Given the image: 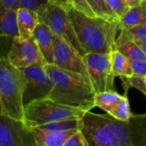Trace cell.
<instances>
[{"instance_id": "6da1fadb", "label": "cell", "mask_w": 146, "mask_h": 146, "mask_svg": "<svg viewBox=\"0 0 146 146\" xmlns=\"http://www.w3.org/2000/svg\"><path fill=\"white\" fill-rule=\"evenodd\" d=\"M79 128L89 146L146 145V114H133L124 121L90 110L80 120Z\"/></svg>"}, {"instance_id": "7a4b0ae2", "label": "cell", "mask_w": 146, "mask_h": 146, "mask_svg": "<svg viewBox=\"0 0 146 146\" xmlns=\"http://www.w3.org/2000/svg\"><path fill=\"white\" fill-rule=\"evenodd\" d=\"M66 10L71 21L78 41L86 53H110L115 49L119 22L100 16H89L70 4Z\"/></svg>"}, {"instance_id": "3957f363", "label": "cell", "mask_w": 146, "mask_h": 146, "mask_svg": "<svg viewBox=\"0 0 146 146\" xmlns=\"http://www.w3.org/2000/svg\"><path fill=\"white\" fill-rule=\"evenodd\" d=\"M44 69L53 84L49 99L85 111L95 108L96 92L88 79L79 73L63 69L53 63H46Z\"/></svg>"}, {"instance_id": "277c9868", "label": "cell", "mask_w": 146, "mask_h": 146, "mask_svg": "<svg viewBox=\"0 0 146 146\" xmlns=\"http://www.w3.org/2000/svg\"><path fill=\"white\" fill-rule=\"evenodd\" d=\"M27 79L21 68L14 66L7 57L0 56V104L1 114L24 121L23 93Z\"/></svg>"}, {"instance_id": "5b68a950", "label": "cell", "mask_w": 146, "mask_h": 146, "mask_svg": "<svg viewBox=\"0 0 146 146\" xmlns=\"http://www.w3.org/2000/svg\"><path fill=\"white\" fill-rule=\"evenodd\" d=\"M86 112L87 111L44 98L24 106V121L31 127H35L53 121L80 120Z\"/></svg>"}, {"instance_id": "8992f818", "label": "cell", "mask_w": 146, "mask_h": 146, "mask_svg": "<svg viewBox=\"0 0 146 146\" xmlns=\"http://www.w3.org/2000/svg\"><path fill=\"white\" fill-rule=\"evenodd\" d=\"M38 15L40 21L46 24L54 34L65 39L82 56L85 55L65 7L49 3L38 12Z\"/></svg>"}, {"instance_id": "52a82bcc", "label": "cell", "mask_w": 146, "mask_h": 146, "mask_svg": "<svg viewBox=\"0 0 146 146\" xmlns=\"http://www.w3.org/2000/svg\"><path fill=\"white\" fill-rule=\"evenodd\" d=\"M83 59L95 92L114 91L115 76L111 71L110 53L87 52Z\"/></svg>"}, {"instance_id": "ba28073f", "label": "cell", "mask_w": 146, "mask_h": 146, "mask_svg": "<svg viewBox=\"0 0 146 146\" xmlns=\"http://www.w3.org/2000/svg\"><path fill=\"white\" fill-rule=\"evenodd\" d=\"M44 65H33L21 68L27 79L23 93L24 106L36 100L48 98L53 84L44 69Z\"/></svg>"}, {"instance_id": "9c48e42d", "label": "cell", "mask_w": 146, "mask_h": 146, "mask_svg": "<svg viewBox=\"0 0 146 146\" xmlns=\"http://www.w3.org/2000/svg\"><path fill=\"white\" fill-rule=\"evenodd\" d=\"M0 146H36L32 127L0 113Z\"/></svg>"}, {"instance_id": "30bf717a", "label": "cell", "mask_w": 146, "mask_h": 146, "mask_svg": "<svg viewBox=\"0 0 146 146\" xmlns=\"http://www.w3.org/2000/svg\"><path fill=\"white\" fill-rule=\"evenodd\" d=\"M8 60L16 68H27L33 65H44L46 62L33 38L21 39L18 36L12 40L8 51Z\"/></svg>"}, {"instance_id": "8fae6325", "label": "cell", "mask_w": 146, "mask_h": 146, "mask_svg": "<svg viewBox=\"0 0 146 146\" xmlns=\"http://www.w3.org/2000/svg\"><path fill=\"white\" fill-rule=\"evenodd\" d=\"M53 64L72 72L79 73L90 80L83 56L65 39L54 34Z\"/></svg>"}, {"instance_id": "7c38bea8", "label": "cell", "mask_w": 146, "mask_h": 146, "mask_svg": "<svg viewBox=\"0 0 146 146\" xmlns=\"http://www.w3.org/2000/svg\"><path fill=\"white\" fill-rule=\"evenodd\" d=\"M120 31V35L115 39V49L121 51L130 61L146 62V55L136 43L133 37L126 29H121Z\"/></svg>"}, {"instance_id": "4fadbf2b", "label": "cell", "mask_w": 146, "mask_h": 146, "mask_svg": "<svg viewBox=\"0 0 146 146\" xmlns=\"http://www.w3.org/2000/svg\"><path fill=\"white\" fill-rule=\"evenodd\" d=\"M33 38L38 46L46 63H53L54 33L50 29V27L44 22L39 21L33 32Z\"/></svg>"}, {"instance_id": "5bb4252c", "label": "cell", "mask_w": 146, "mask_h": 146, "mask_svg": "<svg viewBox=\"0 0 146 146\" xmlns=\"http://www.w3.org/2000/svg\"><path fill=\"white\" fill-rule=\"evenodd\" d=\"M39 21L40 20L37 12L19 7L16 9L18 37L21 39L32 38L33 32Z\"/></svg>"}, {"instance_id": "9a60e30c", "label": "cell", "mask_w": 146, "mask_h": 146, "mask_svg": "<svg viewBox=\"0 0 146 146\" xmlns=\"http://www.w3.org/2000/svg\"><path fill=\"white\" fill-rule=\"evenodd\" d=\"M77 129L62 132H51L44 131L38 127H32V132L36 146H63L67 139Z\"/></svg>"}, {"instance_id": "2e32d148", "label": "cell", "mask_w": 146, "mask_h": 146, "mask_svg": "<svg viewBox=\"0 0 146 146\" xmlns=\"http://www.w3.org/2000/svg\"><path fill=\"white\" fill-rule=\"evenodd\" d=\"M17 36L16 9L8 8L0 2V40H13Z\"/></svg>"}, {"instance_id": "e0dca14e", "label": "cell", "mask_w": 146, "mask_h": 146, "mask_svg": "<svg viewBox=\"0 0 146 146\" xmlns=\"http://www.w3.org/2000/svg\"><path fill=\"white\" fill-rule=\"evenodd\" d=\"M111 71L115 77H130L133 75L130 60L121 51L114 49L110 51Z\"/></svg>"}, {"instance_id": "ac0fdd59", "label": "cell", "mask_w": 146, "mask_h": 146, "mask_svg": "<svg viewBox=\"0 0 146 146\" xmlns=\"http://www.w3.org/2000/svg\"><path fill=\"white\" fill-rule=\"evenodd\" d=\"M146 19V9L137 5L130 7L126 13L119 19V26L121 29H127L136 25L141 24Z\"/></svg>"}, {"instance_id": "d6986e66", "label": "cell", "mask_w": 146, "mask_h": 146, "mask_svg": "<svg viewBox=\"0 0 146 146\" xmlns=\"http://www.w3.org/2000/svg\"><path fill=\"white\" fill-rule=\"evenodd\" d=\"M121 97L122 95L115 92V90L96 92L94 96V105L109 113Z\"/></svg>"}, {"instance_id": "ffe728a7", "label": "cell", "mask_w": 146, "mask_h": 146, "mask_svg": "<svg viewBox=\"0 0 146 146\" xmlns=\"http://www.w3.org/2000/svg\"><path fill=\"white\" fill-rule=\"evenodd\" d=\"M107 114H109L115 119H117L120 121H127L131 119L133 113L131 111L130 104H129V100L127 96V93L122 95L121 99L113 106L110 111Z\"/></svg>"}, {"instance_id": "44dd1931", "label": "cell", "mask_w": 146, "mask_h": 146, "mask_svg": "<svg viewBox=\"0 0 146 146\" xmlns=\"http://www.w3.org/2000/svg\"><path fill=\"white\" fill-rule=\"evenodd\" d=\"M80 120H65V121H53L35 127H38L44 131H51V132L68 131V130L79 128Z\"/></svg>"}, {"instance_id": "7402d4cb", "label": "cell", "mask_w": 146, "mask_h": 146, "mask_svg": "<svg viewBox=\"0 0 146 146\" xmlns=\"http://www.w3.org/2000/svg\"><path fill=\"white\" fill-rule=\"evenodd\" d=\"M88 2L98 16L104 17L110 21H119L115 14L108 5L106 0H88Z\"/></svg>"}, {"instance_id": "603a6c76", "label": "cell", "mask_w": 146, "mask_h": 146, "mask_svg": "<svg viewBox=\"0 0 146 146\" xmlns=\"http://www.w3.org/2000/svg\"><path fill=\"white\" fill-rule=\"evenodd\" d=\"M63 146H89L86 136L79 128L74 132L65 141Z\"/></svg>"}, {"instance_id": "cb8c5ba5", "label": "cell", "mask_w": 146, "mask_h": 146, "mask_svg": "<svg viewBox=\"0 0 146 146\" xmlns=\"http://www.w3.org/2000/svg\"><path fill=\"white\" fill-rule=\"evenodd\" d=\"M49 3V0H18V6L33 10L38 13Z\"/></svg>"}, {"instance_id": "d4e9b609", "label": "cell", "mask_w": 146, "mask_h": 146, "mask_svg": "<svg viewBox=\"0 0 146 146\" xmlns=\"http://www.w3.org/2000/svg\"><path fill=\"white\" fill-rule=\"evenodd\" d=\"M68 2L71 6H73L77 10L84 13L85 15L89 16H97L88 0H68Z\"/></svg>"}, {"instance_id": "484cf974", "label": "cell", "mask_w": 146, "mask_h": 146, "mask_svg": "<svg viewBox=\"0 0 146 146\" xmlns=\"http://www.w3.org/2000/svg\"><path fill=\"white\" fill-rule=\"evenodd\" d=\"M106 2L118 19H120L129 9V7L127 6L121 0H106Z\"/></svg>"}, {"instance_id": "4316f807", "label": "cell", "mask_w": 146, "mask_h": 146, "mask_svg": "<svg viewBox=\"0 0 146 146\" xmlns=\"http://www.w3.org/2000/svg\"><path fill=\"white\" fill-rule=\"evenodd\" d=\"M126 30H127L128 33L134 38L146 41V23H141V24L136 25Z\"/></svg>"}, {"instance_id": "83f0119b", "label": "cell", "mask_w": 146, "mask_h": 146, "mask_svg": "<svg viewBox=\"0 0 146 146\" xmlns=\"http://www.w3.org/2000/svg\"><path fill=\"white\" fill-rule=\"evenodd\" d=\"M133 75L146 76V62L145 61H130Z\"/></svg>"}, {"instance_id": "f1b7e54d", "label": "cell", "mask_w": 146, "mask_h": 146, "mask_svg": "<svg viewBox=\"0 0 146 146\" xmlns=\"http://www.w3.org/2000/svg\"><path fill=\"white\" fill-rule=\"evenodd\" d=\"M0 2L4 4L6 7L17 9H18V0H0Z\"/></svg>"}, {"instance_id": "f546056e", "label": "cell", "mask_w": 146, "mask_h": 146, "mask_svg": "<svg viewBox=\"0 0 146 146\" xmlns=\"http://www.w3.org/2000/svg\"><path fill=\"white\" fill-rule=\"evenodd\" d=\"M127 6L130 7H134L139 4V1L140 0H121Z\"/></svg>"}, {"instance_id": "4dcf8cb0", "label": "cell", "mask_w": 146, "mask_h": 146, "mask_svg": "<svg viewBox=\"0 0 146 146\" xmlns=\"http://www.w3.org/2000/svg\"><path fill=\"white\" fill-rule=\"evenodd\" d=\"M49 2L51 3H55V4L63 6V7H66L67 5L69 4L68 0H49Z\"/></svg>"}, {"instance_id": "1f68e13d", "label": "cell", "mask_w": 146, "mask_h": 146, "mask_svg": "<svg viewBox=\"0 0 146 146\" xmlns=\"http://www.w3.org/2000/svg\"><path fill=\"white\" fill-rule=\"evenodd\" d=\"M134 40L136 41V43L139 45V47L142 49V50L145 52V54L146 55V41H143V40L137 39V38H134Z\"/></svg>"}, {"instance_id": "d6a6232c", "label": "cell", "mask_w": 146, "mask_h": 146, "mask_svg": "<svg viewBox=\"0 0 146 146\" xmlns=\"http://www.w3.org/2000/svg\"><path fill=\"white\" fill-rule=\"evenodd\" d=\"M139 5H140L141 7H143V8L146 9V0H140V1H139Z\"/></svg>"}, {"instance_id": "836d02e7", "label": "cell", "mask_w": 146, "mask_h": 146, "mask_svg": "<svg viewBox=\"0 0 146 146\" xmlns=\"http://www.w3.org/2000/svg\"><path fill=\"white\" fill-rule=\"evenodd\" d=\"M144 79H145V83H146V76H145V77H144Z\"/></svg>"}, {"instance_id": "e575fe53", "label": "cell", "mask_w": 146, "mask_h": 146, "mask_svg": "<svg viewBox=\"0 0 146 146\" xmlns=\"http://www.w3.org/2000/svg\"><path fill=\"white\" fill-rule=\"evenodd\" d=\"M142 23H146V19L144 21H143V22H142Z\"/></svg>"}, {"instance_id": "d590c367", "label": "cell", "mask_w": 146, "mask_h": 146, "mask_svg": "<svg viewBox=\"0 0 146 146\" xmlns=\"http://www.w3.org/2000/svg\"><path fill=\"white\" fill-rule=\"evenodd\" d=\"M0 113H1V104H0Z\"/></svg>"}]
</instances>
